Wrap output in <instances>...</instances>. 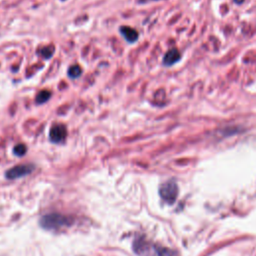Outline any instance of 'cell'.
Returning <instances> with one entry per match:
<instances>
[{
    "mask_svg": "<svg viewBox=\"0 0 256 256\" xmlns=\"http://www.w3.org/2000/svg\"><path fill=\"white\" fill-rule=\"evenodd\" d=\"M70 224V220L68 217L59 214V213H52L43 216L40 220V225L47 230H55L60 229L62 227H66Z\"/></svg>",
    "mask_w": 256,
    "mask_h": 256,
    "instance_id": "6da1fadb",
    "label": "cell"
},
{
    "mask_svg": "<svg viewBox=\"0 0 256 256\" xmlns=\"http://www.w3.org/2000/svg\"><path fill=\"white\" fill-rule=\"evenodd\" d=\"M178 192H179L178 185L174 180H169L163 183L160 186V190H159L161 198L169 204H173L175 202L178 196Z\"/></svg>",
    "mask_w": 256,
    "mask_h": 256,
    "instance_id": "7a4b0ae2",
    "label": "cell"
},
{
    "mask_svg": "<svg viewBox=\"0 0 256 256\" xmlns=\"http://www.w3.org/2000/svg\"><path fill=\"white\" fill-rule=\"evenodd\" d=\"M34 170V167L32 165H19V166H15L13 168H11L10 170L7 171L6 173V177L10 180L13 179H18L21 178L23 176L29 175L30 173H32V171Z\"/></svg>",
    "mask_w": 256,
    "mask_h": 256,
    "instance_id": "3957f363",
    "label": "cell"
},
{
    "mask_svg": "<svg viewBox=\"0 0 256 256\" xmlns=\"http://www.w3.org/2000/svg\"><path fill=\"white\" fill-rule=\"evenodd\" d=\"M49 137L53 143H62L67 137L66 126L63 124L54 125L50 130Z\"/></svg>",
    "mask_w": 256,
    "mask_h": 256,
    "instance_id": "277c9868",
    "label": "cell"
},
{
    "mask_svg": "<svg viewBox=\"0 0 256 256\" xmlns=\"http://www.w3.org/2000/svg\"><path fill=\"white\" fill-rule=\"evenodd\" d=\"M180 59H181V54H180L179 50L176 48H172L164 55L162 63L164 66L170 67V66H173L174 64L178 63L180 61Z\"/></svg>",
    "mask_w": 256,
    "mask_h": 256,
    "instance_id": "5b68a950",
    "label": "cell"
},
{
    "mask_svg": "<svg viewBox=\"0 0 256 256\" xmlns=\"http://www.w3.org/2000/svg\"><path fill=\"white\" fill-rule=\"evenodd\" d=\"M120 33L124 37V39L131 44L137 42V40L139 39V33L129 26H121Z\"/></svg>",
    "mask_w": 256,
    "mask_h": 256,
    "instance_id": "8992f818",
    "label": "cell"
},
{
    "mask_svg": "<svg viewBox=\"0 0 256 256\" xmlns=\"http://www.w3.org/2000/svg\"><path fill=\"white\" fill-rule=\"evenodd\" d=\"M155 253L157 256H179L176 251L165 247H155Z\"/></svg>",
    "mask_w": 256,
    "mask_h": 256,
    "instance_id": "52a82bcc",
    "label": "cell"
},
{
    "mask_svg": "<svg viewBox=\"0 0 256 256\" xmlns=\"http://www.w3.org/2000/svg\"><path fill=\"white\" fill-rule=\"evenodd\" d=\"M51 97V92L47 91V90H43L40 93H38L37 97H36V102L38 104H43L45 102H47Z\"/></svg>",
    "mask_w": 256,
    "mask_h": 256,
    "instance_id": "ba28073f",
    "label": "cell"
},
{
    "mask_svg": "<svg viewBox=\"0 0 256 256\" xmlns=\"http://www.w3.org/2000/svg\"><path fill=\"white\" fill-rule=\"evenodd\" d=\"M55 52V48L53 46H49V47H44L39 51V54H41V56L45 59H50L53 54Z\"/></svg>",
    "mask_w": 256,
    "mask_h": 256,
    "instance_id": "9c48e42d",
    "label": "cell"
},
{
    "mask_svg": "<svg viewBox=\"0 0 256 256\" xmlns=\"http://www.w3.org/2000/svg\"><path fill=\"white\" fill-rule=\"evenodd\" d=\"M81 73H82V70H81L80 66H78V65H73L68 70V75L72 79L78 78L81 75Z\"/></svg>",
    "mask_w": 256,
    "mask_h": 256,
    "instance_id": "30bf717a",
    "label": "cell"
},
{
    "mask_svg": "<svg viewBox=\"0 0 256 256\" xmlns=\"http://www.w3.org/2000/svg\"><path fill=\"white\" fill-rule=\"evenodd\" d=\"M26 152H27V148H26V146H25L24 144H18V145L15 147V149H14V153H15L17 156H19V157L23 156Z\"/></svg>",
    "mask_w": 256,
    "mask_h": 256,
    "instance_id": "8fae6325",
    "label": "cell"
},
{
    "mask_svg": "<svg viewBox=\"0 0 256 256\" xmlns=\"http://www.w3.org/2000/svg\"><path fill=\"white\" fill-rule=\"evenodd\" d=\"M148 1H159V0H140L141 3H144V2H148Z\"/></svg>",
    "mask_w": 256,
    "mask_h": 256,
    "instance_id": "7c38bea8",
    "label": "cell"
}]
</instances>
